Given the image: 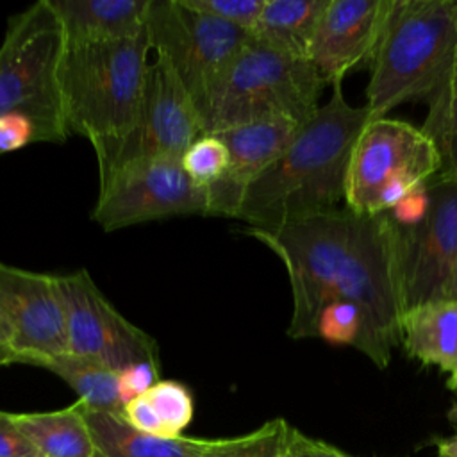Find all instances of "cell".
Segmentation results:
<instances>
[{
	"label": "cell",
	"mask_w": 457,
	"mask_h": 457,
	"mask_svg": "<svg viewBox=\"0 0 457 457\" xmlns=\"http://www.w3.org/2000/svg\"><path fill=\"white\" fill-rule=\"evenodd\" d=\"M325 82L305 59L248 39L218 84L200 116L205 134L262 120L305 125L320 109Z\"/></svg>",
	"instance_id": "5b68a950"
},
{
	"label": "cell",
	"mask_w": 457,
	"mask_h": 457,
	"mask_svg": "<svg viewBox=\"0 0 457 457\" xmlns=\"http://www.w3.org/2000/svg\"><path fill=\"white\" fill-rule=\"evenodd\" d=\"M446 386H448V389H450V391H453V393H455V396H457V377H448Z\"/></svg>",
	"instance_id": "d6a6232c"
},
{
	"label": "cell",
	"mask_w": 457,
	"mask_h": 457,
	"mask_svg": "<svg viewBox=\"0 0 457 457\" xmlns=\"http://www.w3.org/2000/svg\"><path fill=\"white\" fill-rule=\"evenodd\" d=\"M207 214V195L186 175L180 161L143 159L123 164L98 187L91 212L105 232L173 216Z\"/></svg>",
	"instance_id": "8fae6325"
},
{
	"label": "cell",
	"mask_w": 457,
	"mask_h": 457,
	"mask_svg": "<svg viewBox=\"0 0 457 457\" xmlns=\"http://www.w3.org/2000/svg\"><path fill=\"white\" fill-rule=\"evenodd\" d=\"M159 382V362H137L118 371V393L125 407Z\"/></svg>",
	"instance_id": "4316f807"
},
{
	"label": "cell",
	"mask_w": 457,
	"mask_h": 457,
	"mask_svg": "<svg viewBox=\"0 0 457 457\" xmlns=\"http://www.w3.org/2000/svg\"><path fill=\"white\" fill-rule=\"evenodd\" d=\"M389 7L391 0H328L307 57L325 84L371 64Z\"/></svg>",
	"instance_id": "5bb4252c"
},
{
	"label": "cell",
	"mask_w": 457,
	"mask_h": 457,
	"mask_svg": "<svg viewBox=\"0 0 457 457\" xmlns=\"http://www.w3.org/2000/svg\"><path fill=\"white\" fill-rule=\"evenodd\" d=\"M441 300H450V302H457V262L445 284V289H443V296Z\"/></svg>",
	"instance_id": "1f68e13d"
},
{
	"label": "cell",
	"mask_w": 457,
	"mask_h": 457,
	"mask_svg": "<svg viewBox=\"0 0 457 457\" xmlns=\"http://www.w3.org/2000/svg\"><path fill=\"white\" fill-rule=\"evenodd\" d=\"M96 457H98V453H96Z\"/></svg>",
	"instance_id": "836d02e7"
},
{
	"label": "cell",
	"mask_w": 457,
	"mask_h": 457,
	"mask_svg": "<svg viewBox=\"0 0 457 457\" xmlns=\"http://www.w3.org/2000/svg\"><path fill=\"white\" fill-rule=\"evenodd\" d=\"M64 311L68 352L112 371L137 362H159L155 339L130 323L98 289L87 270L55 275Z\"/></svg>",
	"instance_id": "30bf717a"
},
{
	"label": "cell",
	"mask_w": 457,
	"mask_h": 457,
	"mask_svg": "<svg viewBox=\"0 0 457 457\" xmlns=\"http://www.w3.org/2000/svg\"><path fill=\"white\" fill-rule=\"evenodd\" d=\"M330 86L328 102L248 187L237 220L250 228H277L334 211L345 200L352 148L371 114L346 102L341 82Z\"/></svg>",
	"instance_id": "7a4b0ae2"
},
{
	"label": "cell",
	"mask_w": 457,
	"mask_h": 457,
	"mask_svg": "<svg viewBox=\"0 0 457 457\" xmlns=\"http://www.w3.org/2000/svg\"><path fill=\"white\" fill-rule=\"evenodd\" d=\"M146 30L134 39L66 43L61 64V96L66 129L93 146L98 184H105L134 129L146 68Z\"/></svg>",
	"instance_id": "3957f363"
},
{
	"label": "cell",
	"mask_w": 457,
	"mask_h": 457,
	"mask_svg": "<svg viewBox=\"0 0 457 457\" xmlns=\"http://www.w3.org/2000/svg\"><path fill=\"white\" fill-rule=\"evenodd\" d=\"M437 455L439 457H457V432L450 437L437 439Z\"/></svg>",
	"instance_id": "4dcf8cb0"
},
{
	"label": "cell",
	"mask_w": 457,
	"mask_h": 457,
	"mask_svg": "<svg viewBox=\"0 0 457 457\" xmlns=\"http://www.w3.org/2000/svg\"><path fill=\"white\" fill-rule=\"evenodd\" d=\"M66 36L48 0L14 14L0 45V114H21L36 143L68 141L61 96Z\"/></svg>",
	"instance_id": "8992f818"
},
{
	"label": "cell",
	"mask_w": 457,
	"mask_h": 457,
	"mask_svg": "<svg viewBox=\"0 0 457 457\" xmlns=\"http://www.w3.org/2000/svg\"><path fill=\"white\" fill-rule=\"evenodd\" d=\"M66 43L134 39L146 30L152 0H48Z\"/></svg>",
	"instance_id": "2e32d148"
},
{
	"label": "cell",
	"mask_w": 457,
	"mask_h": 457,
	"mask_svg": "<svg viewBox=\"0 0 457 457\" xmlns=\"http://www.w3.org/2000/svg\"><path fill=\"white\" fill-rule=\"evenodd\" d=\"M400 332L409 357L457 377V302L434 300L405 311Z\"/></svg>",
	"instance_id": "e0dca14e"
},
{
	"label": "cell",
	"mask_w": 457,
	"mask_h": 457,
	"mask_svg": "<svg viewBox=\"0 0 457 457\" xmlns=\"http://www.w3.org/2000/svg\"><path fill=\"white\" fill-rule=\"evenodd\" d=\"M152 55L139 112L112 173L123 164L143 159L182 161L189 145L205 134L200 112L184 84L162 57Z\"/></svg>",
	"instance_id": "4fadbf2b"
},
{
	"label": "cell",
	"mask_w": 457,
	"mask_h": 457,
	"mask_svg": "<svg viewBox=\"0 0 457 457\" xmlns=\"http://www.w3.org/2000/svg\"><path fill=\"white\" fill-rule=\"evenodd\" d=\"M184 4L195 11L214 16L250 34L261 16L266 0H184Z\"/></svg>",
	"instance_id": "484cf974"
},
{
	"label": "cell",
	"mask_w": 457,
	"mask_h": 457,
	"mask_svg": "<svg viewBox=\"0 0 457 457\" xmlns=\"http://www.w3.org/2000/svg\"><path fill=\"white\" fill-rule=\"evenodd\" d=\"M386 214L403 312L441 300L457 262V175L437 173Z\"/></svg>",
	"instance_id": "52a82bcc"
},
{
	"label": "cell",
	"mask_w": 457,
	"mask_h": 457,
	"mask_svg": "<svg viewBox=\"0 0 457 457\" xmlns=\"http://www.w3.org/2000/svg\"><path fill=\"white\" fill-rule=\"evenodd\" d=\"M302 125L262 120L218 132L228 150L225 175L207 189V214L237 218L248 187L287 150Z\"/></svg>",
	"instance_id": "9a60e30c"
},
{
	"label": "cell",
	"mask_w": 457,
	"mask_h": 457,
	"mask_svg": "<svg viewBox=\"0 0 457 457\" xmlns=\"http://www.w3.org/2000/svg\"><path fill=\"white\" fill-rule=\"evenodd\" d=\"M157 437L175 439L191 423L195 402L189 387L179 380H159L145 395Z\"/></svg>",
	"instance_id": "603a6c76"
},
{
	"label": "cell",
	"mask_w": 457,
	"mask_h": 457,
	"mask_svg": "<svg viewBox=\"0 0 457 457\" xmlns=\"http://www.w3.org/2000/svg\"><path fill=\"white\" fill-rule=\"evenodd\" d=\"M328 0H266L250 37L286 55L305 59Z\"/></svg>",
	"instance_id": "d6986e66"
},
{
	"label": "cell",
	"mask_w": 457,
	"mask_h": 457,
	"mask_svg": "<svg viewBox=\"0 0 457 457\" xmlns=\"http://www.w3.org/2000/svg\"><path fill=\"white\" fill-rule=\"evenodd\" d=\"M282 457H352L346 452L339 450L337 446L312 439L305 434H302L298 428L289 427L286 450Z\"/></svg>",
	"instance_id": "f546056e"
},
{
	"label": "cell",
	"mask_w": 457,
	"mask_h": 457,
	"mask_svg": "<svg viewBox=\"0 0 457 457\" xmlns=\"http://www.w3.org/2000/svg\"><path fill=\"white\" fill-rule=\"evenodd\" d=\"M146 36L152 54L171 66L198 112L250 39L246 30L195 11L184 0H152Z\"/></svg>",
	"instance_id": "9c48e42d"
},
{
	"label": "cell",
	"mask_w": 457,
	"mask_h": 457,
	"mask_svg": "<svg viewBox=\"0 0 457 457\" xmlns=\"http://www.w3.org/2000/svg\"><path fill=\"white\" fill-rule=\"evenodd\" d=\"M32 366L48 370L64 380L87 411L121 416L123 403L118 393V371L70 352L39 357Z\"/></svg>",
	"instance_id": "44dd1931"
},
{
	"label": "cell",
	"mask_w": 457,
	"mask_h": 457,
	"mask_svg": "<svg viewBox=\"0 0 457 457\" xmlns=\"http://www.w3.org/2000/svg\"><path fill=\"white\" fill-rule=\"evenodd\" d=\"M427 104L428 114L421 129L432 137L441 154V173L457 175V41Z\"/></svg>",
	"instance_id": "7402d4cb"
},
{
	"label": "cell",
	"mask_w": 457,
	"mask_h": 457,
	"mask_svg": "<svg viewBox=\"0 0 457 457\" xmlns=\"http://www.w3.org/2000/svg\"><path fill=\"white\" fill-rule=\"evenodd\" d=\"M84 418L98 457H202L211 439L157 437L129 425L121 416L87 411Z\"/></svg>",
	"instance_id": "ac0fdd59"
},
{
	"label": "cell",
	"mask_w": 457,
	"mask_h": 457,
	"mask_svg": "<svg viewBox=\"0 0 457 457\" xmlns=\"http://www.w3.org/2000/svg\"><path fill=\"white\" fill-rule=\"evenodd\" d=\"M68 353L55 275L0 261V368Z\"/></svg>",
	"instance_id": "7c38bea8"
},
{
	"label": "cell",
	"mask_w": 457,
	"mask_h": 457,
	"mask_svg": "<svg viewBox=\"0 0 457 457\" xmlns=\"http://www.w3.org/2000/svg\"><path fill=\"white\" fill-rule=\"evenodd\" d=\"M441 170V154L421 127L387 116L371 118L352 148L346 209L362 216L382 214Z\"/></svg>",
	"instance_id": "ba28073f"
},
{
	"label": "cell",
	"mask_w": 457,
	"mask_h": 457,
	"mask_svg": "<svg viewBox=\"0 0 457 457\" xmlns=\"http://www.w3.org/2000/svg\"><path fill=\"white\" fill-rule=\"evenodd\" d=\"M36 143V130L21 114H0V155Z\"/></svg>",
	"instance_id": "f1b7e54d"
},
{
	"label": "cell",
	"mask_w": 457,
	"mask_h": 457,
	"mask_svg": "<svg viewBox=\"0 0 457 457\" xmlns=\"http://www.w3.org/2000/svg\"><path fill=\"white\" fill-rule=\"evenodd\" d=\"M0 457H43L14 420V412L0 411Z\"/></svg>",
	"instance_id": "83f0119b"
},
{
	"label": "cell",
	"mask_w": 457,
	"mask_h": 457,
	"mask_svg": "<svg viewBox=\"0 0 457 457\" xmlns=\"http://www.w3.org/2000/svg\"><path fill=\"white\" fill-rule=\"evenodd\" d=\"M182 168L195 186L212 187L228 168V150L218 134H202L182 155Z\"/></svg>",
	"instance_id": "d4e9b609"
},
{
	"label": "cell",
	"mask_w": 457,
	"mask_h": 457,
	"mask_svg": "<svg viewBox=\"0 0 457 457\" xmlns=\"http://www.w3.org/2000/svg\"><path fill=\"white\" fill-rule=\"evenodd\" d=\"M457 41V0H391L371 61L366 107L384 118L436 89Z\"/></svg>",
	"instance_id": "277c9868"
},
{
	"label": "cell",
	"mask_w": 457,
	"mask_h": 457,
	"mask_svg": "<svg viewBox=\"0 0 457 457\" xmlns=\"http://www.w3.org/2000/svg\"><path fill=\"white\" fill-rule=\"evenodd\" d=\"M14 420L43 457H96L80 400L57 411L14 414Z\"/></svg>",
	"instance_id": "ffe728a7"
},
{
	"label": "cell",
	"mask_w": 457,
	"mask_h": 457,
	"mask_svg": "<svg viewBox=\"0 0 457 457\" xmlns=\"http://www.w3.org/2000/svg\"><path fill=\"white\" fill-rule=\"evenodd\" d=\"M289 423L275 418L259 428L228 439H211L202 457H282Z\"/></svg>",
	"instance_id": "cb8c5ba5"
},
{
	"label": "cell",
	"mask_w": 457,
	"mask_h": 457,
	"mask_svg": "<svg viewBox=\"0 0 457 457\" xmlns=\"http://www.w3.org/2000/svg\"><path fill=\"white\" fill-rule=\"evenodd\" d=\"M284 264L293 312L287 336L309 337L325 307L361 309L396 346L403 303L391 221L386 212L362 216L350 209L289 221L277 228H246Z\"/></svg>",
	"instance_id": "6da1fadb"
}]
</instances>
